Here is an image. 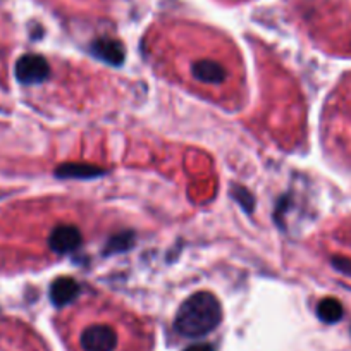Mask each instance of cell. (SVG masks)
<instances>
[{
    "label": "cell",
    "instance_id": "6da1fadb",
    "mask_svg": "<svg viewBox=\"0 0 351 351\" xmlns=\"http://www.w3.org/2000/svg\"><path fill=\"white\" fill-rule=\"evenodd\" d=\"M222 320L219 300L210 293H195L184 300L174 319L176 332L184 337H204L210 334Z\"/></svg>",
    "mask_w": 351,
    "mask_h": 351
},
{
    "label": "cell",
    "instance_id": "7a4b0ae2",
    "mask_svg": "<svg viewBox=\"0 0 351 351\" xmlns=\"http://www.w3.org/2000/svg\"><path fill=\"white\" fill-rule=\"evenodd\" d=\"M80 346L83 351H114L117 348V332L106 324H95L81 332Z\"/></svg>",
    "mask_w": 351,
    "mask_h": 351
},
{
    "label": "cell",
    "instance_id": "3957f363",
    "mask_svg": "<svg viewBox=\"0 0 351 351\" xmlns=\"http://www.w3.org/2000/svg\"><path fill=\"white\" fill-rule=\"evenodd\" d=\"M49 62H47L42 56H36V53L23 56L21 59L18 60V64H16V77L19 80V83H40V81H43L45 77H49Z\"/></svg>",
    "mask_w": 351,
    "mask_h": 351
},
{
    "label": "cell",
    "instance_id": "277c9868",
    "mask_svg": "<svg viewBox=\"0 0 351 351\" xmlns=\"http://www.w3.org/2000/svg\"><path fill=\"white\" fill-rule=\"evenodd\" d=\"M49 245L52 252L59 253V255H66V253L74 252L81 246V232L80 229L74 226H59L52 231L49 238Z\"/></svg>",
    "mask_w": 351,
    "mask_h": 351
},
{
    "label": "cell",
    "instance_id": "5b68a950",
    "mask_svg": "<svg viewBox=\"0 0 351 351\" xmlns=\"http://www.w3.org/2000/svg\"><path fill=\"white\" fill-rule=\"evenodd\" d=\"M93 56L99 57L100 60L112 66H119L124 60V49L121 42L114 38H100L92 45Z\"/></svg>",
    "mask_w": 351,
    "mask_h": 351
},
{
    "label": "cell",
    "instance_id": "8992f818",
    "mask_svg": "<svg viewBox=\"0 0 351 351\" xmlns=\"http://www.w3.org/2000/svg\"><path fill=\"white\" fill-rule=\"evenodd\" d=\"M191 74H193L195 80L207 84H217L226 80V69L219 62H214V60L195 62L193 67H191Z\"/></svg>",
    "mask_w": 351,
    "mask_h": 351
},
{
    "label": "cell",
    "instance_id": "52a82bcc",
    "mask_svg": "<svg viewBox=\"0 0 351 351\" xmlns=\"http://www.w3.org/2000/svg\"><path fill=\"white\" fill-rule=\"evenodd\" d=\"M80 293V286L71 278H59L52 282L50 288V300L56 306H64L66 303L73 302Z\"/></svg>",
    "mask_w": 351,
    "mask_h": 351
},
{
    "label": "cell",
    "instance_id": "ba28073f",
    "mask_svg": "<svg viewBox=\"0 0 351 351\" xmlns=\"http://www.w3.org/2000/svg\"><path fill=\"white\" fill-rule=\"evenodd\" d=\"M104 169L88 164H64L57 167L56 174L59 178H97L104 174Z\"/></svg>",
    "mask_w": 351,
    "mask_h": 351
},
{
    "label": "cell",
    "instance_id": "9c48e42d",
    "mask_svg": "<svg viewBox=\"0 0 351 351\" xmlns=\"http://www.w3.org/2000/svg\"><path fill=\"white\" fill-rule=\"evenodd\" d=\"M317 315L322 322L336 324L343 317V305L336 298H326L317 306Z\"/></svg>",
    "mask_w": 351,
    "mask_h": 351
},
{
    "label": "cell",
    "instance_id": "30bf717a",
    "mask_svg": "<svg viewBox=\"0 0 351 351\" xmlns=\"http://www.w3.org/2000/svg\"><path fill=\"white\" fill-rule=\"evenodd\" d=\"M131 239H133V234L131 232H124V234H119L116 239L110 241L109 252H119V250H124L130 246Z\"/></svg>",
    "mask_w": 351,
    "mask_h": 351
},
{
    "label": "cell",
    "instance_id": "8fae6325",
    "mask_svg": "<svg viewBox=\"0 0 351 351\" xmlns=\"http://www.w3.org/2000/svg\"><path fill=\"white\" fill-rule=\"evenodd\" d=\"M232 195H234L236 200H238L239 204L243 205V208H246V210H248V212H252V208H253V197L248 193V191L243 190V188H236L234 193H232Z\"/></svg>",
    "mask_w": 351,
    "mask_h": 351
},
{
    "label": "cell",
    "instance_id": "7c38bea8",
    "mask_svg": "<svg viewBox=\"0 0 351 351\" xmlns=\"http://www.w3.org/2000/svg\"><path fill=\"white\" fill-rule=\"evenodd\" d=\"M334 265H336L341 272H344V274H350L351 265L348 262H343V260H334Z\"/></svg>",
    "mask_w": 351,
    "mask_h": 351
},
{
    "label": "cell",
    "instance_id": "4fadbf2b",
    "mask_svg": "<svg viewBox=\"0 0 351 351\" xmlns=\"http://www.w3.org/2000/svg\"><path fill=\"white\" fill-rule=\"evenodd\" d=\"M184 351H214V348H212V344H193Z\"/></svg>",
    "mask_w": 351,
    "mask_h": 351
}]
</instances>
